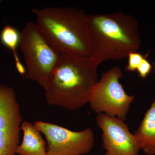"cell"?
I'll use <instances>...</instances> for the list:
<instances>
[{
	"mask_svg": "<svg viewBox=\"0 0 155 155\" xmlns=\"http://www.w3.org/2000/svg\"><path fill=\"white\" fill-rule=\"evenodd\" d=\"M98 65L90 56L61 54L45 96L48 104L75 111L88 104L99 81Z\"/></svg>",
	"mask_w": 155,
	"mask_h": 155,
	"instance_id": "obj_1",
	"label": "cell"
},
{
	"mask_svg": "<svg viewBox=\"0 0 155 155\" xmlns=\"http://www.w3.org/2000/svg\"><path fill=\"white\" fill-rule=\"evenodd\" d=\"M87 23L90 57L98 65L125 59L140 47L138 22L131 15L122 12L87 15Z\"/></svg>",
	"mask_w": 155,
	"mask_h": 155,
	"instance_id": "obj_2",
	"label": "cell"
},
{
	"mask_svg": "<svg viewBox=\"0 0 155 155\" xmlns=\"http://www.w3.org/2000/svg\"><path fill=\"white\" fill-rule=\"evenodd\" d=\"M37 25L48 42L60 54L91 56L87 15L72 7L32 10Z\"/></svg>",
	"mask_w": 155,
	"mask_h": 155,
	"instance_id": "obj_3",
	"label": "cell"
},
{
	"mask_svg": "<svg viewBox=\"0 0 155 155\" xmlns=\"http://www.w3.org/2000/svg\"><path fill=\"white\" fill-rule=\"evenodd\" d=\"M19 47L25 61V78L35 81L45 90L58 66L61 54L33 22L27 23L21 31Z\"/></svg>",
	"mask_w": 155,
	"mask_h": 155,
	"instance_id": "obj_4",
	"label": "cell"
},
{
	"mask_svg": "<svg viewBox=\"0 0 155 155\" xmlns=\"http://www.w3.org/2000/svg\"><path fill=\"white\" fill-rule=\"evenodd\" d=\"M123 76L122 69L114 67L103 73L90 99L93 111L125 120L135 98L126 93L119 82Z\"/></svg>",
	"mask_w": 155,
	"mask_h": 155,
	"instance_id": "obj_5",
	"label": "cell"
},
{
	"mask_svg": "<svg viewBox=\"0 0 155 155\" xmlns=\"http://www.w3.org/2000/svg\"><path fill=\"white\" fill-rule=\"evenodd\" d=\"M34 124L45 137L47 155H85L94 147V133L90 127L75 131L48 122Z\"/></svg>",
	"mask_w": 155,
	"mask_h": 155,
	"instance_id": "obj_6",
	"label": "cell"
},
{
	"mask_svg": "<svg viewBox=\"0 0 155 155\" xmlns=\"http://www.w3.org/2000/svg\"><path fill=\"white\" fill-rule=\"evenodd\" d=\"M23 122L14 89L0 82V155H15Z\"/></svg>",
	"mask_w": 155,
	"mask_h": 155,
	"instance_id": "obj_7",
	"label": "cell"
},
{
	"mask_svg": "<svg viewBox=\"0 0 155 155\" xmlns=\"http://www.w3.org/2000/svg\"><path fill=\"white\" fill-rule=\"evenodd\" d=\"M96 122L102 131L104 155L139 154V142L124 120L101 114L97 115Z\"/></svg>",
	"mask_w": 155,
	"mask_h": 155,
	"instance_id": "obj_8",
	"label": "cell"
},
{
	"mask_svg": "<svg viewBox=\"0 0 155 155\" xmlns=\"http://www.w3.org/2000/svg\"><path fill=\"white\" fill-rule=\"evenodd\" d=\"M20 130L23 132V138L22 142L17 147V154L47 155L46 141L34 123L23 121Z\"/></svg>",
	"mask_w": 155,
	"mask_h": 155,
	"instance_id": "obj_9",
	"label": "cell"
},
{
	"mask_svg": "<svg viewBox=\"0 0 155 155\" xmlns=\"http://www.w3.org/2000/svg\"><path fill=\"white\" fill-rule=\"evenodd\" d=\"M134 134L145 154L155 155V99L145 114Z\"/></svg>",
	"mask_w": 155,
	"mask_h": 155,
	"instance_id": "obj_10",
	"label": "cell"
},
{
	"mask_svg": "<svg viewBox=\"0 0 155 155\" xmlns=\"http://www.w3.org/2000/svg\"><path fill=\"white\" fill-rule=\"evenodd\" d=\"M21 32L17 28L11 25H6L0 33V41L7 48L12 51L14 54L15 64L21 62L17 53L19 47Z\"/></svg>",
	"mask_w": 155,
	"mask_h": 155,
	"instance_id": "obj_11",
	"label": "cell"
},
{
	"mask_svg": "<svg viewBox=\"0 0 155 155\" xmlns=\"http://www.w3.org/2000/svg\"><path fill=\"white\" fill-rule=\"evenodd\" d=\"M127 58L128 62L125 70L127 72H134L137 70L145 57L140 53L135 52L130 53Z\"/></svg>",
	"mask_w": 155,
	"mask_h": 155,
	"instance_id": "obj_12",
	"label": "cell"
},
{
	"mask_svg": "<svg viewBox=\"0 0 155 155\" xmlns=\"http://www.w3.org/2000/svg\"><path fill=\"white\" fill-rule=\"evenodd\" d=\"M152 69V64L149 62L145 57L141 64L138 67L137 71L138 72L140 77L142 78H145L151 72Z\"/></svg>",
	"mask_w": 155,
	"mask_h": 155,
	"instance_id": "obj_13",
	"label": "cell"
},
{
	"mask_svg": "<svg viewBox=\"0 0 155 155\" xmlns=\"http://www.w3.org/2000/svg\"><path fill=\"white\" fill-rule=\"evenodd\" d=\"M152 65L153 71L154 74L155 75V62H153Z\"/></svg>",
	"mask_w": 155,
	"mask_h": 155,
	"instance_id": "obj_14",
	"label": "cell"
}]
</instances>
